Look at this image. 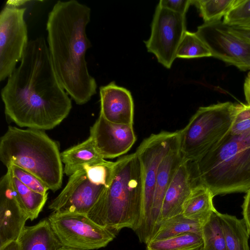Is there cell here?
<instances>
[{
  "instance_id": "cell-1",
  "label": "cell",
  "mask_w": 250,
  "mask_h": 250,
  "mask_svg": "<svg viewBox=\"0 0 250 250\" xmlns=\"http://www.w3.org/2000/svg\"><path fill=\"white\" fill-rule=\"evenodd\" d=\"M1 97L5 115L20 127L50 130L68 115L71 100L58 78L43 37L28 42Z\"/></svg>"
},
{
  "instance_id": "cell-2",
  "label": "cell",
  "mask_w": 250,
  "mask_h": 250,
  "mask_svg": "<svg viewBox=\"0 0 250 250\" xmlns=\"http://www.w3.org/2000/svg\"><path fill=\"white\" fill-rule=\"evenodd\" d=\"M91 9L76 0H59L48 15L46 22L49 54L58 78L77 104L87 103L97 91L85 59L91 46L86 28Z\"/></svg>"
},
{
  "instance_id": "cell-3",
  "label": "cell",
  "mask_w": 250,
  "mask_h": 250,
  "mask_svg": "<svg viewBox=\"0 0 250 250\" xmlns=\"http://www.w3.org/2000/svg\"><path fill=\"white\" fill-rule=\"evenodd\" d=\"M110 183L87 216L115 234L125 228L136 231L143 213V174L137 153L114 162Z\"/></svg>"
},
{
  "instance_id": "cell-4",
  "label": "cell",
  "mask_w": 250,
  "mask_h": 250,
  "mask_svg": "<svg viewBox=\"0 0 250 250\" xmlns=\"http://www.w3.org/2000/svg\"><path fill=\"white\" fill-rule=\"evenodd\" d=\"M201 183L214 196L250 189V129L231 127L220 141L195 162Z\"/></svg>"
},
{
  "instance_id": "cell-5",
  "label": "cell",
  "mask_w": 250,
  "mask_h": 250,
  "mask_svg": "<svg viewBox=\"0 0 250 250\" xmlns=\"http://www.w3.org/2000/svg\"><path fill=\"white\" fill-rule=\"evenodd\" d=\"M0 160L38 177L53 191L62 185L63 168L57 144L43 130L9 126L0 140Z\"/></svg>"
},
{
  "instance_id": "cell-6",
  "label": "cell",
  "mask_w": 250,
  "mask_h": 250,
  "mask_svg": "<svg viewBox=\"0 0 250 250\" xmlns=\"http://www.w3.org/2000/svg\"><path fill=\"white\" fill-rule=\"evenodd\" d=\"M236 104L226 102L200 107L179 130V149L184 161L196 162L213 148L230 128Z\"/></svg>"
},
{
  "instance_id": "cell-7",
  "label": "cell",
  "mask_w": 250,
  "mask_h": 250,
  "mask_svg": "<svg viewBox=\"0 0 250 250\" xmlns=\"http://www.w3.org/2000/svg\"><path fill=\"white\" fill-rule=\"evenodd\" d=\"M179 130L152 134L143 141L136 151L143 171L144 197L141 225L135 232L140 241L146 244L152 237L150 219L158 169L164 158L179 146Z\"/></svg>"
},
{
  "instance_id": "cell-8",
  "label": "cell",
  "mask_w": 250,
  "mask_h": 250,
  "mask_svg": "<svg viewBox=\"0 0 250 250\" xmlns=\"http://www.w3.org/2000/svg\"><path fill=\"white\" fill-rule=\"evenodd\" d=\"M63 247L93 250L105 247L115 234L80 213L52 212L47 218Z\"/></svg>"
},
{
  "instance_id": "cell-9",
  "label": "cell",
  "mask_w": 250,
  "mask_h": 250,
  "mask_svg": "<svg viewBox=\"0 0 250 250\" xmlns=\"http://www.w3.org/2000/svg\"><path fill=\"white\" fill-rule=\"evenodd\" d=\"M186 31V17L157 5L151 23V34L144 42L148 52L169 69L176 58L179 45Z\"/></svg>"
},
{
  "instance_id": "cell-10",
  "label": "cell",
  "mask_w": 250,
  "mask_h": 250,
  "mask_svg": "<svg viewBox=\"0 0 250 250\" xmlns=\"http://www.w3.org/2000/svg\"><path fill=\"white\" fill-rule=\"evenodd\" d=\"M26 8L5 5L0 13V81L5 80L21 61L28 43L24 16Z\"/></svg>"
},
{
  "instance_id": "cell-11",
  "label": "cell",
  "mask_w": 250,
  "mask_h": 250,
  "mask_svg": "<svg viewBox=\"0 0 250 250\" xmlns=\"http://www.w3.org/2000/svg\"><path fill=\"white\" fill-rule=\"evenodd\" d=\"M196 33L212 57L241 70H250V43L232 32L223 21L204 22Z\"/></svg>"
},
{
  "instance_id": "cell-12",
  "label": "cell",
  "mask_w": 250,
  "mask_h": 250,
  "mask_svg": "<svg viewBox=\"0 0 250 250\" xmlns=\"http://www.w3.org/2000/svg\"><path fill=\"white\" fill-rule=\"evenodd\" d=\"M91 182L83 168L70 176L65 187L48 206L53 212L87 215L106 188Z\"/></svg>"
},
{
  "instance_id": "cell-13",
  "label": "cell",
  "mask_w": 250,
  "mask_h": 250,
  "mask_svg": "<svg viewBox=\"0 0 250 250\" xmlns=\"http://www.w3.org/2000/svg\"><path fill=\"white\" fill-rule=\"evenodd\" d=\"M90 137L104 159L126 153L136 141L133 125L113 123L101 115L90 129Z\"/></svg>"
},
{
  "instance_id": "cell-14",
  "label": "cell",
  "mask_w": 250,
  "mask_h": 250,
  "mask_svg": "<svg viewBox=\"0 0 250 250\" xmlns=\"http://www.w3.org/2000/svg\"><path fill=\"white\" fill-rule=\"evenodd\" d=\"M28 219L6 171L0 180V247L17 241Z\"/></svg>"
},
{
  "instance_id": "cell-15",
  "label": "cell",
  "mask_w": 250,
  "mask_h": 250,
  "mask_svg": "<svg viewBox=\"0 0 250 250\" xmlns=\"http://www.w3.org/2000/svg\"><path fill=\"white\" fill-rule=\"evenodd\" d=\"M200 184L195 162L183 161L165 193L161 212V223L182 214L183 204L192 189Z\"/></svg>"
},
{
  "instance_id": "cell-16",
  "label": "cell",
  "mask_w": 250,
  "mask_h": 250,
  "mask_svg": "<svg viewBox=\"0 0 250 250\" xmlns=\"http://www.w3.org/2000/svg\"><path fill=\"white\" fill-rule=\"evenodd\" d=\"M99 92L100 115L113 123L133 125L134 103L128 90L111 82L100 86Z\"/></svg>"
},
{
  "instance_id": "cell-17",
  "label": "cell",
  "mask_w": 250,
  "mask_h": 250,
  "mask_svg": "<svg viewBox=\"0 0 250 250\" xmlns=\"http://www.w3.org/2000/svg\"><path fill=\"white\" fill-rule=\"evenodd\" d=\"M183 161L179 146L171 150L160 164L155 184L151 213L150 227L152 237L161 224V212L165 193L178 167Z\"/></svg>"
},
{
  "instance_id": "cell-18",
  "label": "cell",
  "mask_w": 250,
  "mask_h": 250,
  "mask_svg": "<svg viewBox=\"0 0 250 250\" xmlns=\"http://www.w3.org/2000/svg\"><path fill=\"white\" fill-rule=\"evenodd\" d=\"M17 241L21 250H59L63 247L48 219L25 226Z\"/></svg>"
},
{
  "instance_id": "cell-19",
  "label": "cell",
  "mask_w": 250,
  "mask_h": 250,
  "mask_svg": "<svg viewBox=\"0 0 250 250\" xmlns=\"http://www.w3.org/2000/svg\"><path fill=\"white\" fill-rule=\"evenodd\" d=\"M61 156L64 165L63 173L67 176L83 168L85 165L104 160L97 150L90 136L80 144L61 153Z\"/></svg>"
},
{
  "instance_id": "cell-20",
  "label": "cell",
  "mask_w": 250,
  "mask_h": 250,
  "mask_svg": "<svg viewBox=\"0 0 250 250\" xmlns=\"http://www.w3.org/2000/svg\"><path fill=\"white\" fill-rule=\"evenodd\" d=\"M214 197L211 191L204 185L195 186L183 204L182 214L189 219L205 223L216 210L213 204Z\"/></svg>"
},
{
  "instance_id": "cell-21",
  "label": "cell",
  "mask_w": 250,
  "mask_h": 250,
  "mask_svg": "<svg viewBox=\"0 0 250 250\" xmlns=\"http://www.w3.org/2000/svg\"><path fill=\"white\" fill-rule=\"evenodd\" d=\"M227 250H250V237L243 219L226 213H218Z\"/></svg>"
},
{
  "instance_id": "cell-22",
  "label": "cell",
  "mask_w": 250,
  "mask_h": 250,
  "mask_svg": "<svg viewBox=\"0 0 250 250\" xmlns=\"http://www.w3.org/2000/svg\"><path fill=\"white\" fill-rule=\"evenodd\" d=\"M205 224L189 219L182 213L180 214L162 221L150 241L167 239L186 233H193L202 236Z\"/></svg>"
},
{
  "instance_id": "cell-23",
  "label": "cell",
  "mask_w": 250,
  "mask_h": 250,
  "mask_svg": "<svg viewBox=\"0 0 250 250\" xmlns=\"http://www.w3.org/2000/svg\"><path fill=\"white\" fill-rule=\"evenodd\" d=\"M10 175L12 187L23 211L31 221L37 218L42 209L48 194L35 191L21 183L7 170Z\"/></svg>"
},
{
  "instance_id": "cell-24",
  "label": "cell",
  "mask_w": 250,
  "mask_h": 250,
  "mask_svg": "<svg viewBox=\"0 0 250 250\" xmlns=\"http://www.w3.org/2000/svg\"><path fill=\"white\" fill-rule=\"evenodd\" d=\"M147 250H202V236L186 233L174 237L150 241L146 244Z\"/></svg>"
},
{
  "instance_id": "cell-25",
  "label": "cell",
  "mask_w": 250,
  "mask_h": 250,
  "mask_svg": "<svg viewBox=\"0 0 250 250\" xmlns=\"http://www.w3.org/2000/svg\"><path fill=\"white\" fill-rule=\"evenodd\" d=\"M218 213L213 211L203 226L202 250H227Z\"/></svg>"
},
{
  "instance_id": "cell-26",
  "label": "cell",
  "mask_w": 250,
  "mask_h": 250,
  "mask_svg": "<svg viewBox=\"0 0 250 250\" xmlns=\"http://www.w3.org/2000/svg\"><path fill=\"white\" fill-rule=\"evenodd\" d=\"M237 0H196L192 4L199 9L205 22L221 21L233 7Z\"/></svg>"
},
{
  "instance_id": "cell-27",
  "label": "cell",
  "mask_w": 250,
  "mask_h": 250,
  "mask_svg": "<svg viewBox=\"0 0 250 250\" xmlns=\"http://www.w3.org/2000/svg\"><path fill=\"white\" fill-rule=\"evenodd\" d=\"M210 56L209 50L196 32L186 30L178 47L176 58L192 59Z\"/></svg>"
},
{
  "instance_id": "cell-28",
  "label": "cell",
  "mask_w": 250,
  "mask_h": 250,
  "mask_svg": "<svg viewBox=\"0 0 250 250\" xmlns=\"http://www.w3.org/2000/svg\"><path fill=\"white\" fill-rule=\"evenodd\" d=\"M114 164L115 162L104 159L85 165L83 169L91 182L108 187L112 179Z\"/></svg>"
},
{
  "instance_id": "cell-29",
  "label": "cell",
  "mask_w": 250,
  "mask_h": 250,
  "mask_svg": "<svg viewBox=\"0 0 250 250\" xmlns=\"http://www.w3.org/2000/svg\"><path fill=\"white\" fill-rule=\"evenodd\" d=\"M6 167L14 177L30 189L42 194H48L49 188L33 173L15 165L11 164Z\"/></svg>"
},
{
  "instance_id": "cell-30",
  "label": "cell",
  "mask_w": 250,
  "mask_h": 250,
  "mask_svg": "<svg viewBox=\"0 0 250 250\" xmlns=\"http://www.w3.org/2000/svg\"><path fill=\"white\" fill-rule=\"evenodd\" d=\"M250 19V0H237L231 10L224 17L223 22L227 24Z\"/></svg>"
},
{
  "instance_id": "cell-31",
  "label": "cell",
  "mask_w": 250,
  "mask_h": 250,
  "mask_svg": "<svg viewBox=\"0 0 250 250\" xmlns=\"http://www.w3.org/2000/svg\"><path fill=\"white\" fill-rule=\"evenodd\" d=\"M192 0H161L158 5L174 12L185 15Z\"/></svg>"
},
{
  "instance_id": "cell-32",
  "label": "cell",
  "mask_w": 250,
  "mask_h": 250,
  "mask_svg": "<svg viewBox=\"0 0 250 250\" xmlns=\"http://www.w3.org/2000/svg\"><path fill=\"white\" fill-rule=\"evenodd\" d=\"M243 209V219L245 222L248 232L250 233V189L247 192L244 197V202L242 206Z\"/></svg>"
},
{
  "instance_id": "cell-33",
  "label": "cell",
  "mask_w": 250,
  "mask_h": 250,
  "mask_svg": "<svg viewBox=\"0 0 250 250\" xmlns=\"http://www.w3.org/2000/svg\"><path fill=\"white\" fill-rule=\"evenodd\" d=\"M244 91L247 104L250 105V71L249 72L245 81Z\"/></svg>"
},
{
  "instance_id": "cell-34",
  "label": "cell",
  "mask_w": 250,
  "mask_h": 250,
  "mask_svg": "<svg viewBox=\"0 0 250 250\" xmlns=\"http://www.w3.org/2000/svg\"><path fill=\"white\" fill-rule=\"evenodd\" d=\"M0 250H21V249L17 241H13L0 247Z\"/></svg>"
},
{
  "instance_id": "cell-35",
  "label": "cell",
  "mask_w": 250,
  "mask_h": 250,
  "mask_svg": "<svg viewBox=\"0 0 250 250\" xmlns=\"http://www.w3.org/2000/svg\"><path fill=\"white\" fill-rule=\"evenodd\" d=\"M28 0H8L6 1V5L16 7L24 4L25 3L29 2Z\"/></svg>"
},
{
  "instance_id": "cell-36",
  "label": "cell",
  "mask_w": 250,
  "mask_h": 250,
  "mask_svg": "<svg viewBox=\"0 0 250 250\" xmlns=\"http://www.w3.org/2000/svg\"><path fill=\"white\" fill-rule=\"evenodd\" d=\"M231 25H239L242 26H245V27H250V19L245 20L244 21H242L236 23H234L233 24Z\"/></svg>"
},
{
  "instance_id": "cell-37",
  "label": "cell",
  "mask_w": 250,
  "mask_h": 250,
  "mask_svg": "<svg viewBox=\"0 0 250 250\" xmlns=\"http://www.w3.org/2000/svg\"><path fill=\"white\" fill-rule=\"evenodd\" d=\"M59 250H73V249H69V248H67L63 247V248H61Z\"/></svg>"
},
{
  "instance_id": "cell-38",
  "label": "cell",
  "mask_w": 250,
  "mask_h": 250,
  "mask_svg": "<svg viewBox=\"0 0 250 250\" xmlns=\"http://www.w3.org/2000/svg\"></svg>"
}]
</instances>
